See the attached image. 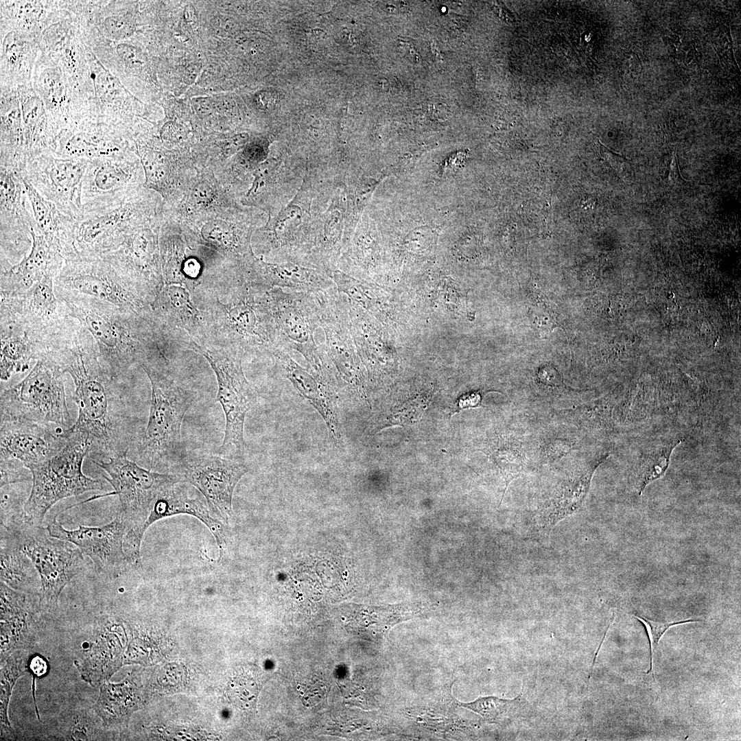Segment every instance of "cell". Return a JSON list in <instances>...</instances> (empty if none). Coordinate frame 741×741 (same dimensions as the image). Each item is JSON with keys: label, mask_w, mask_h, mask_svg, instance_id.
Wrapping results in <instances>:
<instances>
[{"label": "cell", "mask_w": 741, "mask_h": 741, "mask_svg": "<svg viewBox=\"0 0 741 741\" xmlns=\"http://www.w3.org/2000/svg\"><path fill=\"white\" fill-rule=\"evenodd\" d=\"M96 351L89 333L76 321L45 357L74 383L78 415L65 432L86 438L92 459L106 460L127 454L139 434L119 380L104 369Z\"/></svg>", "instance_id": "cell-1"}, {"label": "cell", "mask_w": 741, "mask_h": 741, "mask_svg": "<svg viewBox=\"0 0 741 741\" xmlns=\"http://www.w3.org/2000/svg\"><path fill=\"white\" fill-rule=\"evenodd\" d=\"M69 314L91 336L100 363L119 380L134 363L145 362L150 356L149 344L133 324L137 312L122 309L108 303L86 297L60 300Z\"/></svg>", "instance_id": "cell-2"}, {"label": "cell", "mask_w": 741, "mask_h": 741, "mask_svg": "<svg viewBox=\"0 0 741 741\" xmlns=\"http://www.w3.org/2000/svg\"><path fill=\"white\" fill-rule=\"evenodd\" d=\"M92 461L108 475L104 478L119 497V515L126 525L124 552L130 566L139 567L145 523L156 500L167 489L183 480L175 473H158L141 467L129 460L127 454Z\"/></svg>", "instance_id": "cell-3"}, {"label": "cell", "mask_w": 741, "mask_h": 741, "mask_svg": "<svg viewBox=\"0 0 741 741\" xmlns=\"http://www.w3.org/2000/svg\"><path fill=\"white\" fill-rule=\"evenodd\" d=\"M152 386L148 421L133 445L139 462L150 470L180 458L181 426L194 397L150 362L141 365Z\"/></svg>", "instance_id": "cell-4"}, {"label": "cell", "mask_w": 741, "mask_h": 741, "mask_svg": "<svg viewBox=\"0 0 741 741\" xmlns=\"http://www.w3.org/2000/svg\"><path fill=\"white\" fill-rule=\"evenodd\" d=\"M1 533L32 561L41 581L40 608L54 611L63 589L87 568L81 551L71 542L52 537L46 528L26 521L24 515L1 523Z\"/></svg>", "instance_id": "cell-5"}, {"label": "cell", "mask_w": 741, "mask_h": 741, "mask_svg": "<svg viewBox=\"0 0 741 741\" xmlns=\"http://www.w3.org/2000/svg\"><path fill=\"white\" fill-rule=\"evenodd\" d=\"M62 434L67 439L64 447L51 458L28 468L32 486L23 513L25 520L32 524L42 526L46 513L61 499L104 490L102 480L83 473L82 464L90 450L88 440L64 430Z\"/></svg>", "instance_id": "cell-6"}, {"label": "cell", "mask_w": 741, "mask_h": 741, "mask_svg": "<svg viewBox=\"0 0 741 741\" xmlns=\"http://www.w3.org/2000/svg\"><path fill=\"white\" fill-rule=\"evenodd\" d=\"M64 373L47 357L37 360L30 373L1 392L0 416L23 419L67 430L70 425Z\"/></svg>", "instance_id": "cell-7"}, {"label": "cell", "mask_w": 741, "mask_h": 741, "mask_svg": "<svg viewBox=\"0 0 741 741\" xmlns=\"http://www.w3.org/2000/svg\"><path fill=\"white\" fill-rule=\"evenodd\" d=\"M266 296L281 348L298 352L309 366L318 373L334 371L324 346L315 341L320 319L313 292H288L274 287Z\"/></svg>", "instance_id": "cell-8"}, {"label": "cell", "mask_w": 741, "mask_h": 741, "mask_svg": "<svg viewBox=\"0 0 741 741\" xmlns=\"http://www.w3.org/2000/svg\"><path fill=\"white\" fill-rule=\"evenodd\" d=\"M213 368L217 381L216 400L225 416V430L219 455L243 461L245 454L244 425L247 412L255 405L257 393L246 379L241 351H210L198 347Z\"/></svg>", "instance_id": "cell-9"}, {"label": "cell", "mask_w": 741, "mask_h": 741, "mask_svg": "<svg viewBox=\"0 0 741 741\" xmlns=\"http://www.w3.org/2000/svg\"><path fill=\"white\" fill-rule=\"evenodd\" d=\"M54 289L60 300L91 298L134 312L143 306L137 292L102 256L64 261L54 279Z\"/></svg>", "instance_id": "cell-10"}, {"label": "cell", "mask_w": 741, "mask_h": 741, "mask_svg": "<svg viewBox=\"0 0 741 741\" xmlns=\"http://www.w3.org/2000/svg\"><path fill=\"white\" fill-rule=\"evenodd\" d=\"M142 200L123 203L102 211L84 213L75 224L62 250L64 261L92 259L114 250L124 235L141 223Z\"/></svg>", "instance_id": "cell-11"}, {"label": "cell", "mask_w": 741, "mask_h": 741, "mask_svg": "<svg viewBox=\"0 0 741 741\" xmlns=\"http://www.w3.org/2000/svg\"><path fill=\"white\" fill-rule=\"evenodd\" d=\"M175 473L206 499L213 515L228 524L233 515L236 485L248 469L243 461L207 453L186 454L176 461Z\"/></svg>", "instance_id": "cell-12"}, {"label": "cell", "mask_w": 741, "mask_h": 741, "mask_svg": "<svg viewBox=\"0 0 741 741\" xmlns=\"http://www.w3.org/2000/svg\"><path fill=\"white\" fill-rule=\"evenodd\" d=\"M88 160L41 154L30 161L21 174L47 200L65 215H82V186Z\"/></svg>", "instance_id": "cell-13"}, {"label": "cell", "mask_w": 741, "mask_h": 741, "mask_svg": "<svg viewBox=\"0 0 741 741\" xmlns=\"http://www.w3.org/2000/svg\"><path fill=\"white\" fill-rule=\"evenodd\" d=\"M46 528L52 537L71 542L89 556L101 576L116 578L130 566L124 549L126 525L119 514L105 525H79L74 530L64 528L55 517Z\"/></svg>", "instance_id": "cell-14"}, {"label": "cell", "mask_w": 741, "mask_h": 741, "mask_svg": "<svg viewBox=\"0 0 741 741\" xmlns=\"http://www.w3.org/2000/svg\"><path fill=\"white\" fill-rule=\"evenodd\" d=\"M60 8L41 34V49L68 77L73 88L88 104L92 96L88 46L80 28L59 1Z\"/></svg>", "instance_id": "cell-15"}, {"label": "cell", "mask_w": 741, "mask_h": 741, "mask_svg": "<svg viewBox=\"0 0 741 741\" xmlns=\"http://www.w3.org/2000/svg\"><path fill=\"white\" fill-rule=\"evenodd\" d=\"M313 293L325 332V351L340 381L360 392L361 378L349 333V302L336 287Z\"/></svg>", "instance_id": "cell-16"}, {"label": "cell", "mask_w": 741, "mask_h": 741, "mask_svg": "<svg viewBox=\"0 0 741 741\" xmlns=\"http://www.w3.org/2000/svg\"><path fill=\"white\" fill-rule=\"evenodd\" d=\"M25 194L22 174L0 166L1 268L27 256L31 244L36 223L26 208Z\"/></svg>", "instance_id": "cell-17"}, {"label": "cell", "mask_w": 741, "mask_h": 741, "mask_svg": "<svg viewBox=\"0 0 741 741\" xmlns=\"http://www.w3.org/2000/svg\"><path fill=\"white\" fill-rule=\"evenodd\" d=\"M272 355L283 377L320 414L333 443L340 448L342 433L337 405V391L340 388L341 383L338 376L320 373L309 366L305 368L290 356L289 351L281 348L276 349Z\"/></svg>", "instance_id": "cell-18"}, {"label": "cell", "mask_w": 741, "mask_h": 741, "mask_svg": "<svg viewBox=\"0 0 741 741\" xmlns=\"http://www.w3.org/2000/svg\"><path fill=\"white\" fill-rule=\"evenodd\" d=\"M32 87L43 101L58 135L89 117L87 104L73 88L61 67L42 49L35 65Z\"/></svg>", "instance_id": "cell-19"}, {"label": "cell", "mask_w": 741, "mask_h": 741, "mask_svg": "<svg viewBox=\"0 0 741 741\" xmlns=\"http://www.w3.org/2000/svg\"><path fill=\"white\" fill-rule=\"evenodd\" d=\"M137 167L124 154L88 161L82 186V214L125 202L137 181Z\"/></svg>", "instance_id": "cell-20"}, {"label": "cell", "mask_w": 741, "mask_h": 741, "mask_svg": "<svg viewBox=\"0 0 741 741\" xmlns=\"http://www.w3.org/2000/svg\"><path fill=\"white\" fill-rule=\"evenodd\" d=\"M56 276L47 274L21 294H1V318L16 319L46 333L60 331L72 317L55 292Z\"/></svg>", "instance_id": "cell-21"}, {"label": "cell", "mask_w": 741, "mask_h": 741, "mask_svg": "<svg viewBox=\"0 0 741 741\" xmlns=\"http://www.w3.org/2000/svg\"><path fill=\"white\" fill-rule=\"evenodd\" d=\"M0 421V458L16 460L27 469L51 458L66 445L60 428L12 417H1Z\"/></svg>", "instance_id": "cell-22"}, {"label": "cell", "mask_w": 741, "mask_h": 741, "mask_svg": "<svg viewBox=\"0 0 741 741\" xmlns=\"http://www.w3.org/2000/svg\"><path fill=\"white\" fill-rule=\"evenodd\" d=\"M37 595L14 590L1 582V663L14 652L30 650L35 642L38 613Z\"/></svg>", "instance_id": "cell-23"}, {"label": "cell", "mask_w": 741, "mask_h": 741, "mask_svg": "<svg viewBox=\"0 0 741 741\" xmlns=\"http://www.w3.org/2000/svg\"><path fill=\"white\" fill-rule=\"evenodd\" d=\"M124 145L120 128L84 119L58 134L52 153L89 161L123 154Z\"/></svg>", "instance_id": "cell-24"}, {"label": "cell", "mask_w": 741, "mask_h": 741, "mask_svg": "<svg viewBox=\"0 0 741 741\" xmlns=\"http://www.w3.org/2000/svg\"><path fill=\"white\" fill-rule=\"evenodd\" d=\"M58 336L37 331L16 319L1 318V380L26 371L31 360L43 357Z\"/></svg>", "instance_id": "cell-25"}, {"label": "cell", "mask_w": 741, "mask_h": 741, "mask_svg": "<svg viewBox=\"0 0 741 741\" xmlns=\"http://www.w3.org/2000/svg\"><path fill=\"white\" fill-rule=\"evenodd\" d=\"M204 497L195 487L181 481L167 489L156 500L145 523L147 530L154 522L178 514L194 516L204 523L215 537L222 556L226 543V524L211 515Z\"/></svg>", "instance_id": "cell-26"}, {"label": "cell", "mask_w": 741, "mask_h": 741, "mask_svg": "<svg viewBox=\"0 0 741 741\" xmlns=\"http://www.w3.org/2000/svg\"><path fill=\"white\" fill-rule=\"evenodd\" d=\"M30 252L19 263L1 269V294L14 296L27 291L49 273L58 274L64 260L62 254L52 249L44 237L32 229Z\"/></svg>", "instance_id": "cell-27"}, {"label": "cell", "mask_w": 741, "mask_h": 741, "mask_svg": "<svg viewBox=\"0 0 741 741\" xmlns=\"http://www.w3.org/2000/svg\"><path fill=\"white\" fill-rule=\"evenodd\" d=\"M120 626L114 618L102 616L95 624L89 648L75 661L82 679L93 685L109 680L121 662Z\"/></svg>", "instance_id": "cell-28"}, {"label": "cell", "mask_w": 741, "mask_h": 741, "mask_svg": "<svg viewBox=\"0 0 741 741\" xmlns=\"http://www.w3.org/2000/svg\"><path fill=\"white\" fill-rule=\"evenodd\" d=\"M41 34L1 28V85H32L35 65L41 52Z\"/></svg>", "instance_id": "cell-29"}, {"label": "cell", "mask_w": 741, "mask_h": 741, "mask_svg": "<svg viewBox=\"0 0 741 741\" xmlns=\"http://www.w3.org/2000/svg\"><path fill=\"white\" fill-rule=\"evenodd\" d=\"M22 117L23 151L27 163L54 150L58 134L48 116L45 104L32 85L17 86Z\"/></svg>", "instance_id": "cell-30"}, {"label": "cell", "mask_w": 741, "mask_h": 741, "mask_svg": "<svg viewBox=\"0 0 741 741\" xmlns=\"http://www.w3.org/2000/svg\"><path fill=\"white\" fill-rule=\"evenodd\" d=\"M256 268L252 277V284L260 290L280 287L292 291L316 292L336 287L325 272L299 263H267L261 261Z\"/></svg>", "instance_id": "cell-31"}, {"label": "cell", "mask_w": 741, "mask_h": 741, "mask_svg": "<svg viewBox=\"0 0 741 741\" xmlns=\"http://www.w3.org/2000/svg\"><path fill=\"white\" fill-rule=\"evenodd\" d=\"M88 58L93 84L89 119L120 128L126 92L118 78L102 64L89 46Z\"/></svg>", "instance_id": "cell-32"}, {"label": "cell", "mask_w": 741, "mask_h": 741, "mask_svg": "<svg viewBox=\"0 0 741 741\" xmlns=\"http://www.w3.org/2000/svg\"><path fill=\"white\" fill-rule=\"evenodd\" d=\"M0 166L23 173L26 162L23 151L22 117L16 87L1 85Z\"/></svg>", "instance_id": "cell-33"}, {"label": "cell", "mask_w": 741, "mask_h": 741, "mask_svg": "<svg viewBox=\"0 0 741 741\" xmlns=\"http://www.w3.org/2000/svg\"><path fill=\"white\" fill-rule=\"evenodd\" d=\"M23 181L26 197L32 206L35 228L52 249L62 254L73 233L76 220L64 215L55 204L45 198L27 178L23 177Z\"/></svg>", "instance_id": "cell-34"}, {"label": "cell", "mask_w": 741, "mask_h": 741, "mask_svg": "<svg viewBox=\"0 0 741 741\" xmlns=\"http://www.w3.org/2000/svg\"><path fill=\"white\" fill-rule=\"evenodd\" d=\"M59 8V1H1V28L41 34Z\"/></svg>", "instance_id": "cell-35"}, {"label": "cell", "mask_w": 741, "mask_h": 741, "mask_svg": "<svg viewBox=\"0 0 741 741\" xmlns=\"http://www.w3.org/2000/svg\"><path fill=\"white\" fill-rule=\"evenodd\" d=\"M1 582L10 588L39 596L41 581L37 569L6 535L1 533Z\"/></svg>", "instance_id": "cell-36"}, {"label": "cell", "mask_w": 741, "mask_h": 741, "mask_svg": "<svg viewBox=\"0 0 741 741\" xmlns=\"http://www.w3.org/2000/svg\"><path fill=\"white\" fill-rule=\"evenodd\" d=\"M129 683V681L118 684L107 681L99 685V696L93 710L106 730L116 728L124 722L136 707L134 690Z\"/></svg>", "instance_id": "cell-37"}, {"label": "cell", "mask_w": 741, "mask_h": 741, "mask_svg": "<svg viewBox=\"0 0 741 741\" xmlns=\"http://www.w3.org/2000/svg\"><path fill=\"white\" fill-rule=\"evenodd\" d=\"M99 721L100 718L93 710L64 711L58 718L57 738L63 740H103L106 729Z\"/></svg>", "instance_id": "cell-38"}, {"label": "cell", "mask_w": 741, "mask_h": 741, "mask_svg": "<svg viewBox=\"0 0 741 741\" xmlns=\"http://www.w3.org/2000/svg\"><path fill=\"white\" fill-rule=\"evenodd\" d=\"M681 442L680 438L661 441L649 447L644 453L637 468L636 486L641 494L651 482L666 473L674 449Z\"/></svg>", "instance_id": "cell-39"}, {"label": "cell", "mask_w": 741, "mask_h": 741, "mask_svg": "<svg viewBox=\"0 0 741 741\" xmlns=\"http://www.w3.org/2000/svg\"><path fill=\"white\" fill-rule=\"evenodd\" d=\"M30 657L26 650L14 652L1 670L0 720L1 737L12 734V729L8 717V708L12 689L17 679L29 672Z\"/></svg>", "instance_id": "cell-40"}, {"label": "cell", "mask_w": 741, "mask_h": 741, "mask_svg": "<svg viewBox=\"0 0 741 741\" xmlns=\"http://www.w3.org/2000/svg\"><path fill=\"white\" fill-rule=\"evenodd\" d=\"M489 455L497 465L505 480L502 500L509 483L523 473L526 466V456L521 443L512 438L499 440L491 449Z\"/></svg>", "instance_id": "cell-41"}, {"label": "cell", "mask_w": 741, "mask_h": 741, "mask_svg": "<svg viewBox=\"0 0 741 741\" xmlns=\"http://www.w3.org/2000/svg\"><path fill=\"white\" fill-rule=\"evenodd\" d=\"M521 695L513 699H502L495 696L480 697L470 703H459L460 706L472 710L490 722H496L505 717L517 705Z\"/></svg>", "instance_id": "cell-42"}, {"label": "cell", "mask_w": 741, "mask_h": 741, "mask_svg": "<svg viewBox=\"0 0 741 741\" xmlns=\"http://www.w3.org/2000/svg\"><path fill=\"white\" fill-rule=\"evenodd\" d=\"M1 488L12 484L32 480L30 471L14 459L1 458Z\"/></svg>", "instance_id": "cell-43"}, {"label": "cell", "mask_w": 741, "mask_h": 741, "mask_svg": "<svg viewBox=\"0 0 741 741\" xmlns=\"http://www.w3.org/2000/svg\"><path fill=\"white\" fill-rule=\"evenodd\" d=\"M635 617H636L637 619L640 620L646 626L647 630H648V631L649 633L650 639L651 640V643H650V657H651V659H650V671L648 672H650L652 673L653 678H654V675H653V673H652V650L656 649L657 648L659 642L661 637L665 633V632L668 628H670V627H672L673 626L682 624H685V623H688V622H699L700 621L699 620H683V621H679V622H655V621L648 620L647 618H643V617H641V616L636 615Z\"/></svg>", "instance_id": "cell-44"}, {"label": "cell", "mask_w": 741, "mask_h": 741, "mask_svg": "<svg viewBox=\"0 0 741 741\" xmlns=\"http://www.w3.org/2000/svg\"><path fill=\"white\" fill-rule=\"evenodd\" d=\"M570 449L571 445L567 440L556 439L548 444L545 452L547 457L556 459L567 454Z\"/></svg>", "instance_id": "cell-45"}, {"label": "cell", "mask_w": 741, "mask_h": 741, "mask_svg": "<svg viewBox=\"0 0 741 741\" xmlns=\"http://www.w3.org/2000/svg\"><path fill=\"white\" fill-rule=\"evenodd\" d=\"M48 668L47 662L40 656L34 657L29 661V669L36 677H41L46 674Z\"/></svg>", "instance_id": "cell-46"}, {"label": "cell", "mask_w": 741, "mask_h": 741, "mask_svg": "<svg viewBox=\"0 0 741 741\" xmlns=\"http://www.w3.org/2000/svg\"><path fill=\"white\" fill-rule=\"evenodd\" d=\"M668 178V182L672 185H678L683 180V178L680 174L677 157L675 152H674L672 154Z\"/></svg>", "instance_id": "cell-47"}, {"label": "cell", "mask_w": 741, "mask_h": 741, "mask_svg": "<svg viewBox=\"0 0 741 741\" xmlns=\"http://www.w3.org/2000/svg\"><path fill=\"white\" fill-rule=\"evenodd\" d=\"M481 401V397L479 394H472L471 395H468L464 399H462L459 401V408L460 410H462L464 408L478 407L479 405H480Z\"/></svg>", "instance_id": "cell-48"}, {"label": "cell", "mask_w": 741, "mask_h": 741, "mask_svg": "<svg viewBox=\"0 0 741 741\" xmlns=\"http://www.w3.org/2000/svg\"><path fill=\"white\" fill-rule=\"evenodd\" d=\"M198 73V68L196 65H189L185 71V79L190 83L196 78Z\"/></svg>", "instance_id": "cell-49"}, {"label": "cell", "mask_w": 741, "mask_h": 741, "mask_svg": "<svg viewBox=\"0 0 741 741\" xmlns=\"http://www.w3.org/2000/svg\"><path fill=\"white\" fill-rule=\"evenodd\" d=\"M194 108L202 109L204 110H207V111L210 109V108H211V105L207 99L200 98L199 99L195 100Z\"/></svg>", "instance_id": "cell-50"}]
</instances>
